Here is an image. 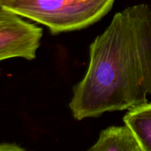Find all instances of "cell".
<instances>
[{"instance_id": "obj_1", "label": "cell", "mask_w": 151, "mask_h": 151, "mask_svg": "<svg viewBox=\"0 0 151 151\" xmlns=\"http://www.w3.org/2000/svg\"><path fill=\"white\" fill-rule=\"evenodd\" d=\"M151 94V7L138 4L114 16L89 47L83 78L69 103L77 120L147 102Z\"/></svg>"}, {"instance_id": "obj_2", "label": "cell", "mask_w": 151, "mask_h": 151, "mask_svg": "<svg viewBox=\"0 0 151 151\" xmlns=\"http://www.w3.org/2000/svg\"><path fill=\"white\" fill-rule=\"evenodd\" d=\"M115 0H0V8L44 25L53 35L80 30L101 20Z\"/></svg>"}, {"instance_id": "obj_3", "label": "cell", "mask_w": 151, "mask_h": 151, "mask_svg": "<svg viewBox=\"0 0 151 151\" xmlns=\"http://www.w3.org/2000/svg\"><path fill=\"white\" fill-rule=\"evenodd\" d=\"M42 35L41 27L0 8V61L13 58L35 59Z\"/></svg>"}, {"instance_id": "obj_4", "label": "cell", "mask_w": 151, "mask_h": 151, "mask_svg": "<svg viewBox=\"0 0 151 151\" xmlns=\"http://www.w3.org/2000/svg\"><path fill=\"white\" fill-rule=\"evenodd\" d=\"M89 151H142L132 130L125 126H110L100 132Z\"/></svg>"}, {"instance_id": "obj_5", "label": "cell", "mask_w": 151, "mask_h": 151, "mask_svg": "<svg viewBox=\"0 0 151 151\" xmlns=\"http://www.w3.org/2000/svg\"><path fill=\"white\" fill-rule=\"evenodd\" d=\"M123 121L134 133L142 151H151V103L128 109Z\"/></svg>"}, {"instance_id": "obj_6", "label": "cell", "mask_w": 151, "mask_h": 151, "mask_svg": "<svg viewBox=\"0 0 151 151\" xmlns=\"http://www.w3.org/2000/svg\"><path fill=\"white\" fill-rule=\"evenodd\" d=\"M24 148L13 143H1L0 144V151H23Z\"/></svg>"}]
</instances>
